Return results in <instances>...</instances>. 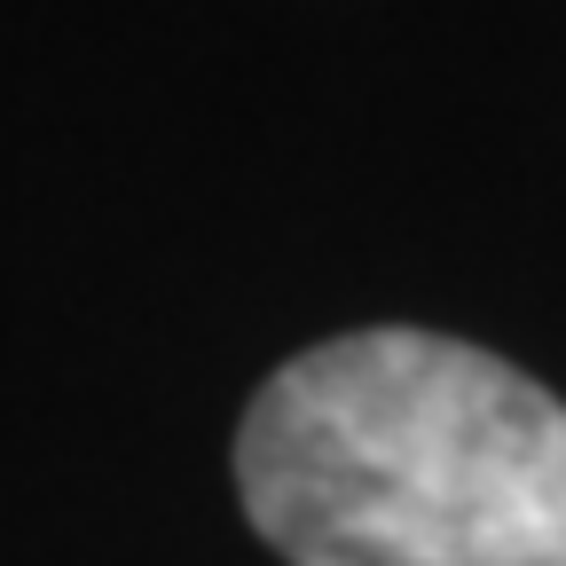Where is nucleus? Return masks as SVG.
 <instances>
[{"label":"nucleus","instance_id":"obj_1","mask_svg":"<svg viewBox=\"0 0 566 566\" xmlns=\"http://www.w3.org/2000/svg\"><path fill=\"white\" fill-rule=\"evenodd\" d=\"M237 495L292 566H566V401L441 331H346L252 394Z\"/></svg>","mask_w":566,"mask_h":566}]
</instances>
